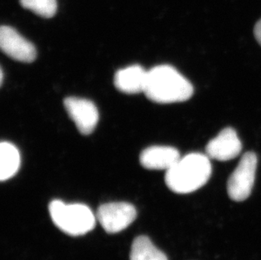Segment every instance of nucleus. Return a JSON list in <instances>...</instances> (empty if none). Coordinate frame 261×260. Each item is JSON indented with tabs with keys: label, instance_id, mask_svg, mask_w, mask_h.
I'll list each match as a JSON object with an SVG mask.
<instances>
[{
	"label": "nucleus",
	"instance_id": "obj_8",
	"mask_svg": "<svg viewBox=\"0 0 261 260\" xmlns=\"http://www.w3.org/2000/svg\"><path fill=\"white\" fill-rule=\"evenodd\" d=\"M241 150V140L236 131L232 128H226L210 140L205 147V154L210 159L227 162L236 158Z\"/></svg>",
	"mask_w": 261,
	"mask_h": 260
},
{
	"label": "nucleus",
	"instance_id": "obj_6",
	"mask_svg": "<svg viewBox=\"0 0 261 260\" xmlns=\"http://www.w3.org/2000/svg\"><path fill=\"white\" fill-rule=\"evenodd\" d=\"M64 108L77 128L82 135H91L99 120V113L96 105L87 99L67 97Z\"/></svg>",
	"mask_w": 261,
	"mask_h": 260
},
{
	"label": "nucleus",
	"instance_id": "obj_11",
	"mask_svg": "<svg viewBox=\"0 0 261 260\" xmlns=\"http://www.w3.org/2000/svg\"><path fill=\"white\" fill-rule=\"evenodd\" d=\"M20 155L15 145L10 142L0 145V179L2 182L14 177L20 168Z\"/></svg>",
	"mask_w": 261,
	"mask_h": 260
},
{
	"label": "nucleus",
	"instance_id": "obj_10",
	"mask_svg": "<svg viewBox=\"0 0 261 260\" xmlns=\"http://www.w3.org/2000/svg\"><path fill=\"white\" fill-rule=\"evenodd\" d=\"M148 71L139 64L121 69L114 76V86L125 94L144 92L147 81Z\"/></svg>",
	"mask_w": 261,
	"mask_h": 260
},
{
	"label": "nucleus",
	"instance_id": "obj_15",
	"mask_svg": "<svg viewBox=\"0 0 261 260\" xmlns=\"http://www.w3.org/2000/svg\"><path fill=\"white\" fill-rule=\"evenodd\" d=\"M3 78H4V74H3V70L1 69V84L3 83Z\"/></svg>",
	"mask_w": 261,
	"mask_h": 260
},
{
	"label": "nucleus",
	"instance_id": "obj_5",
	"mask_svg": "<svg viewBox=\"0 0 261 260\" xmlns=\"http://www.w3.org/2000/svg\"><path fill=\"white\" fill-rule=\"evenodd\" d=\"M136 210L131 204L116 202L99 207L96 218L108 233H118L127 228L136 219Z\"/></svg>",
	"mask_w": 261,
	"mask_h": 260
},
{
	"label": "nucleus",
	"instance_id": "obj_3",
	"mask_svg": "<svg viewBox=\"0 0 261 260\" xmlns=\"http://www.w3.org/2000/svg\"><path fill=\"white\" fill-rule=\"evenodd\" d=\"M48 210L55 226L68 235H85L96 226L93 212L85 204H67L55 199L50 203Z\"/></svg>",
	"mask_w": 261,
	"mask_h": 260
},
{
	"label": "nucleus",
	"instance_id": "obj_9",
	"mask_svg": "<svg viewBox=\"0 0 261 260\" xmlns=\"http://www.w3.org/2000/svg\"><path fill=\"white\" fill-rule=\"evenodd\" d=\"M180 157L179 151L176 148L154 145L146 148L141 152L140 162L146 169L168 171Z\"/></svg>",
	"mask_w": 261,
	"mask_h": 260
},
{
	"label": "nucleus",
	"instance_id": "obj_2",
	"mask_svg": "<svg viewBox=\"0 0 261 260\" xmlns=\"http://www.w3.org/2000/svg\"><path fill=\"white\" fill-rule=\"evenodd\" d=\"M212 169L206 154L190 153L180 157L170 169L166 171V184L176 194H190L208 182Z\"/></svg>",
	"mask_w": 261,
	"mask_h": 260
},
{
	"label": "nucleus",
	"instance_id": "obj_12",
	"mask_svg": "<svg viewBox=\"0 0 261 260\" xmlns=\"http://www.w3.org/2000/svg\"><path fill=\"white\" fill-rule=\"evenodd\" d=\"M130 260H168L165 253L154 246L150 238L140 236L131 247Z\"/></svg>",
	"mask_w": 261,
	"mask_h": 260
},
{
	"label": "nucleus",
	"instance_id": "obj_1",
	"mask_svg": "<svg viewBox=\"0 0 261 260\" xmlns=\"http://www.w3.org/2000/svg\"><path fill=\"white\" fill-rule=\"evenodd\" d=\"M144 93L156 103H174L189 100L193 96L194 87L173 66L163 64L148 71Z\"/></svg>",
	"mask_w": 261,
	"mask_h": 260
},
{
	"label": "nucleus",
	"instance_id": "obj_4",
	"mask_svg": "<svg viewBox=\"0 0 261 260\" xmlns=\"http://www.w3.org/2000/svg\"><path fill=\"white\" fill-rule=\"evenodd\" d=\"M257 162V155L254 152L245 153L230 176L227 181V194L233 201H244L251 194L255 180Z\"/></svg>",
	"mask_w": 261,
	"mask_h": 260
},
{
	"label": "nucleus",
	"instance_id": "obj_7",
	"mask_svg": "<svg viewBox=\"0 0 261 260\" xmlns=\"http://www.w3.org/2000/svg\"><path fill=\"white\" fill-rule=\"evenodd\" d=\"M0 47L7 56L16 61L32 63L37 58L34 45L15 28L8 25H3L0 29Z\"/></svg>",
	"mask_w": 261,
	"mask_h": 260
},
{
	"label": "nucleus",
	"instance_id": "obj_13",
	"mask_svg": "<svg viewBox=\"0 0 261 260\" xmlns=\"http://www.w3.org/2000/svg\"><path fill=\"white\" fill-rule=\"evenodd\" d=\"M20 5L41 17L52 18L57 12V0H20Z\"/></svg>",
	"mask_w": 261,
	"mask_h": 260
},
{
	"label": "nucleus",
	"instance_id": "obj_14",
	"mask_svg": "<svg viewBox=\"0 0 261 260\" xmlns=\"http://www.w3.org/2000/svg\"><path fill=\"white\" fill-rule=\"evenodd\" d=\"M254 37L256 38L257 42L261 45V19L256 23L254 29Z\"/></svg>",
	"mask_w": 261,
	"mask_h": 260
}]
</instances>
